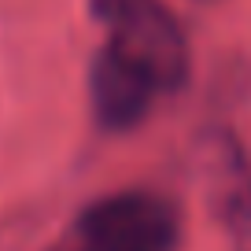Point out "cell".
I'll return each mask as SVG.
<instances>
[{"label":"cell","mask_w":251,"mask_h":251,"mask_svg":"<svg viewBox=\"0 0 251 251\" xmlns=\"http://www.w3.org/2000/svg\"><path fill=\"white\" fill-rule=\"evenodd\" d=\"M159 85L148 74L129 63L122 52L103 45L93 55L89 67V100H93V115L103 129H133L144 115L151 111Z\"/></svg>","instance_id":"obj_3"},{"label":"cell","mask_w":251,"mask_h":251,"mask_svg":"<svg viewBox=\"0 0 251 251\" xmlns=\"http://www.w3.org/2000/svg\"><path fill=\"white\" fill-rule=\"evenodd\" d=\"M74 251H89V248H81V244H78V248H74Z\"/></svg>","instance_id":"obj_5"},{"label":"cell","mask_w":251,"mask_h":251,"mask_svg":"<svg viewBox=\"0 0 251 251\" xmlns=\"http://www.w3.org/2000/svg\"><path fill=\"white\" fill-rule=\"evenodd\" d=\"M93 15L107 30V45L137 63L163 89L188 78V41L163 0H93Z\"/></svg>","instance_id":"obj_1"},{"label":"cell","mask_w":251,"mask_h":251,"mask_svg":"<svg viewBox=\"0 0 251 251\" xmlns=\"http://www.w3.org/2000/svg\"><path fill=\"white\" fill-rule=\"evenodd\" d=\"M222 211H226L229 233L236 240V251H251V177H248V170L236 174V181L226 188Z\"/></svg>","instance_id":"obj_4"},{"label":"cell","mask_w":251,"mask_h":251,"mask_svg":"<svg viewBox=\"0 0 251 251\" xmlns=\"http://www.w3.org/2000/svg\"><path fill=\"white\" fill-rule=\"evenodd\" d=\"M177 233L174 203L144 188L96 200L78 222V244L89 251H174Z\"/></svg>","instance_id":"obj_2"}]
</instances>
